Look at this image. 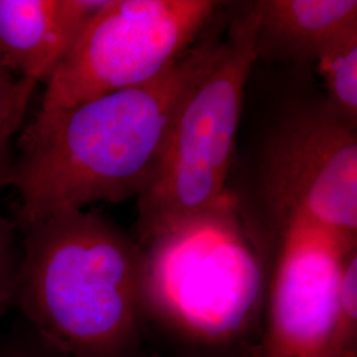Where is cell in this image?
<instances>
[{
    "label": "cell",
    "mask_w": 357,
    "mask_h": 357,
    "mask_svg": "<svg viewBox=\"0 0 357 357\" xmlns=\"http://www.w3.org/2000/svg\"><path fill=\"white\" fill-rule=\"evenodd\" d=\"M258 23L257 1L231 22L216 63L184 98L153 183L137 197V233L204 211L228 192Z\"/></svg>",
    "instance_id": "4"
},
{
    "label": "cell",
    "mask_w": 357,
    "mask_h": 357,
    "mask_svg": "<svg viewBox=\"0 0 357 357\" xmlns=\"http://www.w3.org/2000/svg\"><path fill=\"white\" fill-rule=\"evenodd\" d=\"M20 257L16 222L0 216V317L13 303Z\"/></svg>",
    "instance_id": "13"
},
{
    "label": "cell",
    "mask_w": 357,
    "mask_h": 357,
    "mask_svg": "<svg viewBox=\"0 0 357 357\" xmlns=\"http://www.w3.org/2000/svg\"><path fill=\"white\" fill-rule=\"evenodd\" d=\"M218 4L107 0L47 81L41 109H66L150 82L191 48Z\"/></svg>",
    "instance_id": "5"
},
{
    "label": "cell",
    "mask_w": 357,
    "mask_h": 357,
    "mask_svg": "<svg viewBox=\"0 0 357 357\" xmlns=\"http://www.w3.org/2000/svg\"><path fill=\"white\" fill-rule=\"evenodd\" d=\"M335 357H357V249L347 255L339 280Z\"/></svg>",
    "instance_id": "12"
},
{
    "label": "cell",
    "mask_w": 357,
    "mask_h": 357,
    "mask_svg": "<svg viewBox=\"0 0 357 357\" xmlns=\"http://www.w3.org/2000/svg\"><path fill=\"white\" fill-rule=\"evenodd\" d=\"M38 82L0 68V187L7 185L13 166L11 143L20 131Z\"/></svg>",
    "instance_id": "11"
},
{
    "label": "cell",
    "mask_w": 357,
    "mask_h": 357,
    "mask_svg": "<svg viewBox=\"0 0 357 357\" xmlns=\"http://www.w3.org/2000/svg\"><path fill=\"white\" fill-rule=\"evenodd\" d=\"M155 357H162V356H159V355H156V356H155Z\"/></svg>",
    "instance_id": "14"
},
{
    "label": "cell",
    "mask_w": 357,
    "mask_h": 357,
    "mask_svg": "<svg viewBox=\"0 0 357 357\" xmlns=\"http://www.w3.org/2000/svg\"><path fill=\"white\" fill-rule=\"evenodd\" d=\"M273 236L258 357H335L339 280L357 237L303 213L284 217Z\"/></svg>",
    "instance_id": "7"
},
{
    "label": "cell",
    "mask_w": 357,
    "mask_h": 357,
    "mask_svg": "<svg viewBox=\"0 0 357 357\" xmlns=\"http://www.w3.org/2000/svg\"><path fill=\"white\" fill-rule=\"evenodd\" d=\"M323 79L326 107L347 123L357 122V28L335 41L314 63Z\"/></svg>",
    "instance_id": "10"
},
{
    "label": "cell",
    "mask_w": 357,
    "mask_h": 357,
    "mask_svg": "<svg viewBox=\"0 0 357 357\" xmlns=\"http://www.w3.org/2000/svg\"><path fill=\"white\" fill-rule=\"evenodd\" d=\"M221 51L222 43L191 47L150 82L66 109H41L16 141L7 178L19 196L16 225L141 196L181 103Z\"/></svg>",
    "instance_id": "1"
},
{
    "label": "cell",
    "mask_w": 357,
    "mask_h": 357,
    "mask_svg": "<svg viewBox=\"0 0 357 357\" xmlns=\"http://www.w3.org/2000/svg\"><path fill=\"white\" fill-rule=\"evenodd\" d=\"M17 229L13 303L57 356H156L132 237L85 209Z\"/></svg>",
    "instance_id": "3"
},
{
    "label": "cell",
    "mask_w": 357,
    "mask_h": 357,
    "mask_svg": "<svg viewBox=\"0 0 357 357\" xmlns=\"http://www.w3.org/2000/svg\"><path fill=\"white\" fill-rule=\"evenodd\" d=\"M258 57L315 63L335 41L357 28L355 0H264Z\"/></svg>",
    "instance_id": "9"
},
{
    "label": "cell",
    "mask_w": 357,
    "mask_h": 357,
    "mask_svg": "<svg viewBox=\"0 0 357 357\" xmlns=\"http://www.w3.org/2000/svg\"><path fill=\"white\" fill-rule=\"evenodd\" d=\"M261 197L265 215L255 225L266 238L295 213L357 237L356 126L326 106L290 116L266 146Z\"/></svg>",
    "instance_id": "6"
},
{
    "label": "cell",
    "mask_w": 357,
    "mask_h": 357,
    "mask_svg": "<svg viewBox=\"0 0 357 357\" xmlns=\"http://www.w3.org/2000/svg\"><path fill=\"white\" fill-rule=\"evenodd\" d=\"M107 0H0V68L44 82Z\"/></svg>",
    "instance_id": "8"
},
{
    "label": "cell",
    "mask_w": 357,
    "mask_h": 357,
    "mask_svg": "<svg viewBox=\"0 0 357 357\" xmlns=\"http://www.w3.org/2000/svg\"><path fill=\"white\" fill-rule=\"evenodd\" d=\"M134 240L146 318L169 357H258L273 255L234 196Z\"/></svg>",
    "instance_id": "2"
}]
</instances>
